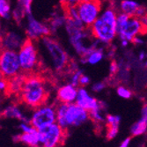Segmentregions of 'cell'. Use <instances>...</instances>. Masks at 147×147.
Here are the masks:
<instances>
[{"label": "cell", "mask_w": 147, "mask_h": 147, "mask_svg": "<svg viewBox=\"0 0 147 147\" xmlns=\"http://www.w3.org/2000/svg\"><path fill=\"white\" fill-rule=\"evenodd\" d=\"M138 60L140 62H144L147 59V52L145 50H141L138 53Z\"/></svg>", "instance_id": "e575fe53"}, {"label": "cell", "mask_w": 147, "mask_h": 147, "mask_svg": "<svg viewBox=\"0 0 147 147\" xmlns=\"http://www.w3.org/2000/svg\"><path fill=\"white\" fill-rule=\"evenodd\" d=\"M12 11L9 0H0V18L9 20L11 17Z\"/></svg>", "instance_id": "603a6c76"}, {"label": "cell", "mask_w": 147, "mask_h": 147, "mask_svg": "<svg viewBox=\"0 0 147 147\" xmlns=\"http://www.w3.org/2000/svg\"><path fill=\"white\" fill-rule=\"evenodd\" d=\"M15 142H21L30 147H37L40 146L39 140V133L38 130L34 133H22V134L17 135L13 138Z\"/></svg>", "instance_id": "ffe728a7"}, {"label": "cell", "mask_w": 147, "mask_h": 147, "mask_svg": "<svg viewBox=\"0 0 147 147\" xmlns=\"http://www.w3.org/2000/svg\"><path fill=\"white\" fill-rule=\"evenodd\" d=\"M141 118L138 122H137L131 127V134L132 136H140L147 130V106L142 109Z\"/></svg>", "instance_id": "44dd1931"}, {"label": "cell", "mask_w": 147, "mask_h": 147, "mask_svg": "<svg viewBox=\"0 0 147 147\" xmlns=\"http://www.w3.org/2000/svg\"><path fill=\"white\" fill-rule=\"evenodd\" d=\"M90 119V112L76 103H60L57 106V123L63 129L78 127Z\"/></svg>", "instance_id": "277c9868"}, {"label": "cell", "mask_w": 147, "mask_h": 147, "mask_svg": "<svg viewBox=\"0 0 147 147\" xmlns=\"http://www.w3.org/2000/svg\"><path fill=\"white\" fill-rule=\"evenodd\" d=\"M105 57V52L103 48L93 49L85 57L80 58L82 63H87L90 65H96L100 63Z\"/></svg>", "instance_id": "d6986e66"}, {"label": "cell", "mask_w": 147, "mask_h": 147, "mask_svg": "<svg viewBox=\"0 0 147 147\" xmlns=\"http://www.w3.org/2000/svg\"><path fill=\"white\" fill-rule=\"evenodd\" d=\"M142 5L138 4L135 0H122L118 5L117 11L120 12H123L130 17H138V13Z\"/></svg>", "instance_id": "2e32d148"}, {"label": "cell", "mask_w": 147, "mask_h": 147, "mask_svg": "<svg viewBox=\"0 0 147 147\" xmlns=\"http://www.w3.org/2000/svg\"><path fill=\"white\" fill-rule=\"evenodd\" d=\"M83 73L84 72L80 69H78L73 72H71L70 73V83L76 87H79V79Z\"/></svg>", "instance_id": "d4e9b609"}, {"label": "cell", "mask_w": 147, "mask_h": 147, "mask_svg": "<svg viewBox=\"0 0 147 147\" xmlns=\"http://www.w3.org/2000/svg\"><path fill=\"white\" fill-rule=\"evenodd\" d=\"M120 65L118 63V62L116 61H112L109 64V72L111 76H115L118 73V71H120Z\"/></svg>", "instance_id": "f546056e"}, {"label": "cell", "mask_w": 147, "mask_h": 147, "mask_svg": "<svg viewBox=\"0 0 147 147\" xmlns=\"http://www.w3.org/2000/svg\"><path fill=\"white\" fill-rule=\"evenodd\" d=\"M26 78V74L21 72L18 74L17 76L11 78V79H8L9 81V87H8V92L11 93H19L20 92L23 85L25 83V80Z\"/></svg>", "instance_id": "7402d4cb"}, {"label": "cell", "mask_w": 147, "mask_h": 147, "mask_svg": "<svg viewBox=\"0 0 147 147\" xmlns=\"http://www.w3.org/2000/svg\"><path fill=\"white\" fill-rule=\"evenodd\" d=\"M40 147H61L68 137V129L54 123L38 130Z\"/></svg>", "instance_id": "52a82bcc"}, {"label": "cell", "mask_w": 147, "mask_h": 147, "mask_svg": "<svg viewBox=\"0 0 147 147\" xmlns=\"http://www.w3.org/2000/svg\"><path fill=\"white\" fill-rule=\"evenodd\" d=\"M20 6H21L24 11H26V14H30L32 13V4H33V0H18Z\"/></svg>", "instance_id": "83f0119b"}, {"label": "cell", "mask_w": 147, "mask_h": 147, "mask_svg": "<svg viewBox=\"0 0 147 147\" xmlns=\"http://www.w3.org/2000/svg\"><path fill=\"white\" fill-rule=\"evenodd\" d=\"M0 72L6 79H11L22 72L18 51L10 49H3L1 51L0 53Z\"/></svg>", "instance_id": "ba28073f"}, {"label": "cell", "mask_w": 147, "mask_h": 147, "mask_svg": "<svg viewBox=\"0 0 147 147\" xmlns=\"http://www.w3.org/2000/svg\"><path fill=\"white\" fill-rule=\"evenodd\" d=\"M116 92L120 97H122L123 99H129L132 96V92L129 88H127L123 86H118L116 88Z\"/></svg>", "instance_id": "4316f807"}, {"label": "cell", "mask_w": 147, "mask_h": 147, "mask_svg": "<svg viewBox=\"0 0 147 147\" xmlns=\"http://www.w3.org/2000/svg\"><path fill=\"white\" fill-rule=\"evenodd\" d=\"M132 43H134L135 45L139 46V45H143V44L144 43V39H143L140 35H138V36H137L134 40H133Z\"/></svg>", "instance_id": "d590c367"}, {"label": "cell", "mask_w": 147, "mask_h": 147, "mask_svg": "<svg viewBox=\"0 0 147 147\" xmlns=\"http://www.w3.org/2000/svg\"><path fill=\"white\" fill-rule=\"evenodd\" d=\"M75 103L89 112L100 108H103L102 103L94 97L91 96L84 86H79L78 88V95Z\"/></svg>", "instance_id": "7c38bea8"}, {"label": "cell", "mask_w": 147, "mask_h": 147, "mask_svg": "<svg viewBox=\"0 0 147 147\" xmlns=\"http://www.w3.org/2000/svg\"><path fill=\"white\" fill-rule=\"evenodd\" d=\"M0 37H1V35H0ZM3 50V47L1 45V42H0V53H1V51Z\"/></svg>", "instance_id": "74e56055"}, {"label": "cell", "mask_w": 147, "mask_h": 147, "mask_svg": "<svg viewBox=\"0 0 147 147\" xmlns=\"http://www.w3.org/2000/svg\"><path fill=\"white\" fill-rule=\"evenodd\" d=\"M90 82H91L90 78L87 75L83 73L82 76L80 77V79H79V86H84L85 87V86H88L90 84Z\"/></svg>", "instance_id": "d6a6232c"}, {"label": "cell", "mask_w": 147, "mask_h": 147, "mask_svg": "<svg viewBox=\"0 0 147 147\" xmlns=\"http://www.w3.org/2000/svg\"><path fill=\"white\" fill-rule=\"evenodd\" d=\"M57 123V105H43L35 109L30 124L36 129H41Z\"/></svg>", "instance_id": "9c48e42d"}, {"label": "cell", "mask_w": 147, "mask_h": 147, "mask_svg": "<svg viewBox=\"0 0 147 147\" xmlns=\"http://www.w3.org/2000/svg\"><path fill=\"white\" fill-rule=\"evenodd\" d=\"M19 97L22 103L34 109L45 105L49 99V90L43 78L37 73L26 75Z\"/></svg>", "instance_id": "6da1fadb"}, {"label": "cell", "mask_w": 147, "mask_h": 147, "mask_svg": "<svg viewBox=\"0 0 147 147\" xmlns=\"http://www.w3.org/2000/svg\"><path fill=\"white\" fill-rule=\"evenodd\" d=\"M101 109L102 108H100L90 112V119L96 126H100L104 123V118L101 115Z\"/></svg>", "instance_id": "cb8c5ba5"}, {"label": "cell", "mask_w": 147, "mask_h": 147, "mask_svg": "<svg viewBox=\"0 0 147 147\" xmlns=\"http://www.w3.org/2000/svg\"><path fill=\"white\" fill-rule=\"evenodd\" d=\"M25 40L21 34L15 31H9L1 35L0 37V42L3 47V49H10L18 51L22 44L24 43Z\"/></svg>", "instance_id": "4fadbf2b"}, {"label": "cell", "mask_w": 147, "mask_h": 147, "mask_svg": "<svg viewBox=\"0 0 147 147\" xmlns=\"http://www.w3.org/2000/svg\"><path fill=\"white\" fill-rule=\"evenodd\" d=\"M9 87V81L6 78H3L0 80V92H8Z\"/></svg>", "instance_id": "836d02e7"}, {"label": "cell", "mask_w": 147, "mask_h": 147, "mask_svg": "<svg viewBox=\"0 0 147 147\" xmlns=\"http://www.w3.org/2000/svg\"><path fill=\"white\" fill-rule=\"evenodd\" d=\"M144 66H145V67L147 68V59H146V60H145V61L144 62Z\"/></svg>", "instance_id": "f35d334b"}, {"label": "cell", "mask_w": 147, "mask_h": 147, "mask_svg": "<svg viewBox=\"0 0 147 147\" xmlns=\"http://www.w3.org/2000/svg\"><path fill=\"white\" fill-rule=\"evenodd\" d=\"M101 7L100 0H83L77 5L79 20L86 28H90L99 18Z\"/></svg>", "instance_id": "30bf717a"}, {"label": "cell", "mask_w": 147, "mask_h": 147, "mask_svg": "<svg viewBox=\"0 0 147 147\" xmlns=\"http://www.w3.org/2000/svg\"><path fill=\"white\" fill-rule=\"evenodd\" d=\"M3 117L5 118H13V119H17L21 121V123H30V119L26 118L21 112V110L19 109V107L12 104L8 106L6 109H4L3 112H1V115Z\"/></svg>", "instance_id": "ac0fdd59"}, {"label": "cell", "mask_w": 147, "mask_h": 147, "mask_svg": "<svg viewBox=\"0 0 147 147\" xmlns=\"http://www.w3.org/2000/svg\"><path fill=\"white\" fill-rule=\"evenodd\" d=\"M18 55L21 71L26 75L35 73V71L40 65L39 51L35 42L26 38L20 49L18 50Z\"/></svg>", "instance_id": "8992f818"}, {"label": "cell", "mask_w": 147, "mask_h": 147, "mask_svg": "<svg viewBox=\"0 0 147 147\" xmlns=\"http://www.w3.org/2000/svg\"><path fill=\"white\" fill-rule=\"evenodd\" d=\"M107 121V134L106 137L109 140L113 139L116 137L118 129H119V123H120V116L109 115L106 118Z\"/></svg>", "instance_id": "e0dca14e"}, {"label": "cell", "mask_w": 147, "mask_h": 147, "mask_svg": "<svg viewBox=\"0 0 147 147\" xmlns=\"http://www.w3.org/2000/svg\"><path fill=\"white\" fill-rule=\"evenodd\" d=\"M25 16H26V11H25L24 9H23L21 6H20V5H18L14 10H13L12 14H11V17H12L13 19H14V20H15L16 22H21L22 19H23Z\"/></svg>", "instance_id": "484cf974"}, {"label": "cell", "mask_w": 147, "mask_h": 147, "mask_svg": "<svg viewBox=\"0 0 147 147\" xmlns=\"http://www.w3.org/2000/svg\"><path fill=\"white\" fill-rule=\"evenodd\" d=\"M20 128L21 129L22 133H34L38 130L33 125L28 123H21L20 125Z\"/></svg>", "instance_id": "f1b7e54d"}, {"label": "cell", "mask_w": 147, "mask_h": 147, "mask_svg": "<svg viewBox=\"0 0 147 147\" xmlns=\"http://www.w3.org/2000/svg\"><path fill=\"white\" fill-rule=\"evenodd\" d=\"M37 147H40V146H37Z\"/></svg>", "instance_id": "60d3db41"}, {"label": "cell", "mask_w": 147, "mask_h": 147, "mask_svg": "<svg viewBox=\"0 0 147 147\" xmlns=\"http://www.w3.org/2000/svg\"><path fill=\"white\" fill-rule=\"evenodd\" d=\"M117 37L119 40H126L132 42L137 36L144 33V28L138 17H130L123 12L118 11L117 19Z\"/></svg>", "instance_id": "5b68a950"}, {"label": "cell", "mask_w": 147, "mask_h": 147, "mask_svg": "<svg viewBox=\"0 0 147 147\" xmlns=\"http://www.w3.org/2000/svg\"><path fill=\"white\" fill-rule=\"evenodd\" d=\"M83 0H61V3L63 8L70 6H77L79 3H81Z\"/></svg>", "instance_id": "4dcf8cb0"}, {"label": "cell", "mask_w": 147, "mask_h": 147, "mask_svg": "<svg viewBox=\"0 0 147 147\" xmlns=\"http://www.w3.org/2000/svg\"><path fill=\"white\" fill-rule=\"evenodd\" d=\"M26 17V38L33 41H40L45 36L51 35V32L48 23H44L38 20L32 13L28 14Z\"/></svg>", "instance_id": "8fae6325"}, {"label": "cell", "mask_w": 147, "mask_h": 147, "mask_svg": "<svg viewBox=\"0 0 147 147\" xmlns=\"http://www.w3.org/2000/svg\"><path fill=\"white\" fill-rule=\"evenodd\" d=\"M0 115H1V113H0Z\"/></svg>", "instance_id": "b9f144b4"}, {"label": "cell", "mask_w": 147, "mask_h": 147, "mask_svg": "<svg viewBox=\"0 0 147 147\" xmlns=\"http://www.w3.org/2000/svg\"><path fill=\"white\" fill-rule=\"evenodd\" d=\"M78 88L71 83L61 86L57 91V98L60 103H74L78 95Z\"/></svg>", "instance_id": "5bb4252c"}, {"label": "cell", "mask_w": 147, "mask_h": 147, "mask_svg": "<svg viewBox=\"0 0 147 147\" xmlns=\"http://www.w3.org/2000/svg\"><path fill=\"white\" fill-rule=\"evenodd\" d=\"M117 14L118 11L115 6H108L89 28L92 37L105 46L112 44L117 37Z\"/></svg>", "instance_id": "7a4b0ae2"}, {"label": "cell", "mask_w": 147, "mask_h": 147, "mask_svg": "<svg viewBox=\"0 0 147 147\" xmlns=\"http://www.w3.org/2000/svg\"><path fill=\"white\" fill-rule=\"evenodd\" d=\"M107 86V84L103 81H100V82H97V83H94L92 86V90L95 92H101L102 90H104Z\"/></svg>", "instance_id": "1f68e13d"}, {"label": "cell", "mask_w": 147, "mask_h": 147, "mask_svg": "<svg viewBox=\"0 0 147 147\" xmlns=\"http://www.w3.org/2000/svg\"><path fill=\"white\" fill-rule=\"evenodd\" d=\"M3 78H4V76L2 75V73H1V72H0V80L3 79Z\"/></svg>", "instance_id": "ab89813d"}, {"label": "cell", "mask_w": 147, "mask_h": 147, "mask_svg": "<svg viewBox=\"0 0 147 147\" xmlns=\"http://www.w3.org/2000/svg\"><path fill=\"white\" fill-rule=\"evenodd\" d=\"M67 15L63 10V12L56 11L52 14L51 18L48 21V25L51 32V35L56 34L62 28H64L66 21H67Z\"/></svg>", "instance_id": "9a60e30c"}, {"label": "cell", "mask_w": 147, "mask_h": 147, "mask_svg": "<svg viewBox=\"0 0 147 147\" xmlns=\"http://www.w3.org/2000/svg\"><path fill=\"white\" fill-rule=\"evenodd\" d=\"M146 52H147V51H146Z\"/></svg>", "instance_id": "7bdbcfd3"}, {"label": "cell", "mask_w": 147, "mask_h": 147, "mask_svg": "<svg viewBox=\"0 0 147 147\" xmlns=\"http://www.w3.org/2000/svg\"><path fill=\"white\" fill-rule=\"evenodd\" d=\"M129 43L130 42H128V41H126V40H120V44H121V46L123 48H127Z\"/></svg>", "instance_id": "8d00e7d4"}, {"label": "cell", "mask_w": 147, "mask_h": 147, "mask_svg": "<svg viewBox=\"0 0 147 147\" xmlns=\"http://www.w3.org/2000/svg\"><path fill=\"white\" fill-rule=\"evenodd\" d=\"M40 42L47 53L49 63L54 71L60 73L68 71L71 62L70 57L58 40L53 35H49L42 38Z\"/></svg>", "instance_id": "3957f363"}]
</instances>
